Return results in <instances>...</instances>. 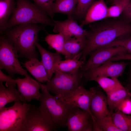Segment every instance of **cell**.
I'll return each mask as SVG.
<instances>
[{"label":"cell","mask_w":131,"mask_h":131,"mask_svg":"<svg viewBox=\"0 0 131 131\" xmlns=\"http://www.w3.org/2000/svg\"><path fill=\"white\" fill-rule=\"evenodd\" d=\"M54 77L46 85L49 92L55 94L58 98H63L80 85L83 74L79 69L70 73L55 72Z\"/></svg>","instance_id":"8992f818"},{"label":"cell","mask_w":131,"mask_h":131,"mask_svg":"<svg viewBox=\"0 0 131 131\" xmlns=\"http://www.w3.org/2000/svg\"><path fill=\"white\" fill-rule=\"evenodd\" d=\"M122 13L123 18L131 23V0L129 1Z\"/></svg>","instance_id":"d590c367"},{"label":"cell","mask_w":131,"mask_h":131,"mask_svg":"<svg viewBox=\"0 0 131 131\" xmlns=\"http://www.w3.org/2000/svg\"><path fill=\"white\" fill-rule=\"evenodd\" d=\"M93 90L94 87L87 90L81 84L63 98L69 104L88 112L91 115L92 120L95 121V118L91 113L90 107Z\"/></svg>","instance_id":"7c38bea8"},{"label":"cell","mask_w":131,"mask_h":131,"mask_svg":"<svg viewBox=\"0 0 131 131\" xmlns=\"http://www.w3.org/2000/svg\"><path fill=\"white\" fill-rule=\"evenodd\" d=\"M41 55V61L47 73L49 81L51 79L55 66L62 59L60 53L57 52L52 53L44 48L38 42L36 45Z\"/></svg>","instance_id":"e0dca14e"},{"label":"cell","mask_w":131,"mask_h":131,"mask_svg":"<svg viewBox=\"0 0 131 131\" xmlns=\"http://www.w3.org/2000/svg\"><path fill=\"white\" fill-rule=\"evenodd\" d=\"M127 84L128 85L131 89V63L130 64L129 68V71L127 73Z\"/></svg>","instance_id":"74e56055"},{"label":"cell","mask_w":131,"mask_h":131,"mask_svg":"<svg viewBox=\"0 0 131 131\" xmlns=\"http://www.w3.org/2000/svg\"><path fill=\"white\" fill-rule=\"evenodd\" d=\"M108 8L104 0L94 1L82 22L81 26L108 18Z\"/></svg>","instance_id":"2e32d148"},{"label":"cell","mask_w":131,"mask_h":131,"mask_svg":"<svg viewBox=\"0 0 131 131\" xmlns=\"http://www.w3.org/2000/svg\"><path fill=\"white\" fill-rule=\"evenodd\" d=\"M95 120L102 131H121L115 125L111 114Z\"/></svg>","instance_id":"f1b7e54d"},{"label":"cell","mask_w":131,"mask_h":131,"mask_svg":"<svg viewBox=\"0 0 131 131\" xmlns=\"http://www.w3.org/2000/svg\"><path fill=\"white\" fill-rule=\"evenodd\" d=\"M50 117L39 107L31 105L21 129V131H51L58 128Z\"/></svg>","instance_id":"ba28073f"},{"label":"cell","mask_w":131,"mask_h":131,"mask_svg":"<svg viewBox=\"0 0 131 131\" xmlns=\"http://www.w3.org/2000/svg\"><path fill=\"white\" fill-rule=\"evenodd\" d=\"M80 60L85 61L90 53L120 38L131 35V23L123 18L105 20L90 25Z\"/></svg>","instance_id":"6da1fadb"},{"label":"cell","mask_w":131,"mask_h":131,"mask_svg":"<svg viewBox=\"0 0 131 131\" xmlns=\"http://www.w3.org/2000/svg\"><path fill=\"white\" fill-rule=\"evenodd\" d=\"M15 81L18 91L24 97L25 101H30L34 99L39 100L40 94L39 90L41 89L42 84L28 75L24 78H18Z\"/></svg>","instance_id":"5bb4252c"},{"label":"cell","mask_w":131,"mask_h":131,"mask_svg":"<svg viewBox=\"0 0 131 131\" xmlns=\"http://www.w3.org/2000/svg\"><path fill=\"white\" fill-rule=\"evenodd\" d=\"M130 0H113L108 8V18H116L122 14Z\"/></svg>","instance_id":"83f0119b"},{"label":"cell","mask_w":131,"mask_h":131,"mask_svg":"<svg viewBox=\"0 0 131 131\" xmlns=\"http://www.w3.org/2000/svg\"><path fill=\"white\" fill-rule=\"evenodd\" d=\"M31 105L15 101L12 106L0 109V131H21Z\"/></svg>","instance_id":"5b68a950"},{"label":"cell","mask_w":131,"mask_h":131,"mask_svg":"<svg viewBox=\"0 0 131 131\" xmlns=\"http://www.w3.org/2000/svg\"><path fill=\"white\" fill-rule=\"evenodd\" d=\"M129 95H130V97H131V93L130 92H129Z\"/></svg>","instance_id":"f35d334b"},{"label":"cell","mask_w":131,"mask_h":131,"mask_svg":"<svg viewBox=\"0 0 131 131\" xmlns=\"http://www.w3.org/2000/svg\"><path fill=\"white\" fill-rule=\"evenodd\" d=\"M45 26L34 23L22 24L7 30L3 34L17 49L18 56L30 60L38 58L36 48L39 33Z\"/></svg>","instance_id":"7a4b0ae2"},{"label":"cell","mask_w":131,"mask_h":131,"mask_svg":"<svg viewBox=\"0 0 131 131\" xmlns=\"http://www.w3.org/2000/svg\"><path fill=\"white\" fill-rule=\"evenodd\" d=\"M5 82L7 87L10 86H15L16 83L15 80L13 79L11 75H7L4 74L0 70V82L1 83Z\"/></svg>","instance_id":"836d02e7"},{"label":"cell","mask_w":131,"mask_h":131,"mask_svg":"<svg viewBox=\"0 0 131 131\" xmlns=\"http://www.w3.org/2000/svg\"><path fill=\"white\" fill-rule=\"evenodd\" d=\"M123 60H131V54L126 53L118 55L112 57L107 61H115Z\"/></svg>","instance_id":"e575fe53"},{"label":"cell","mask_w":131,"mask_h":131,"mask_svg":"<svg viewBox=\"0 0 131 131\" xmlns=\"http://www.w3.org/2000/svg\"><path fill=\"white\" fill-rule=\"evenodd\" d=\"M55 0V1H56V0Z\"/></svg>","instance_id":"ab89813d"},{"label":"cell","mask_w":131,"mask_h":131,"mask_svg":"<svg viewBox=\"0 0 131 131\" xmlns=\"http://www.w3.org/2000/svg\"><path fill=\"white\" fill-rule=\"evenodd\" d=\"M85 41L74 37L65 40L64 48L70 55L71 59L73 58L82 51L84 48Z\"/></svg>","instance_id":"d4e9b609"},{"label":"cell","mask_w":131,"mask_h":131,"mask_svg":"<svg viewBox=\"0 0 131 131\" xmlns=\"http://www.w3.org/2000/svg\"><path fill=\"white\" fill-rule=\"evenodd\" d=\"M45 41L52 48L64 56L66 59H71L70 55L64 48L65 38L61 33L48 34L45 38Z\"/></svg>","instance_id":"603a6c76"},{"label":"cell","mask_w":131,"mask_h":131,"mask_svg":"<svg viewBox=\"0 0 131 131\" xmlns=\"http://www.w3.org/2000/svg\"><path fill=\"white\" fill-rule=\"evenodd\" d=\"M122 46L126 49L127 53L131 54V35L120 38L103 47Z\"/></svg>","instance_id":"4dcf8cb0"},{"label":"cell","mask_w":131,"mask_h":131,"mask_svg":"<svg viewBox=\"0 0 131 131\" xmlns=\"http://www.w3.org/2000/svg\"><path fill=\"white\" fill-rule=\"evenodd\" d=\"M18 51L4 34L0 38V68L6 70L10 75L18 74L28 75L21 65Z\"/></svg>","instance_id":"52a82bcc"},{"label":"cell","mask_w":131,"mask_h":131,"mask_svg":"<svg viewBox=\"0 0 131 131\" xmlns=\"http://www.w3.org/2000/svg\"><path fill=\"white\" fill-rule=\"evenodd\" d=\"M92 124L93 131H102L98 124L96 120L93 121L92 119L91 120Z\"/></svg>","instance_id":"8d00e7d4"},{"label":"cell","mask_w":131,"mask_h":131,"mask_svg":"<svg viewBox=\"0 0 131 131\" xmlns=\"http://www.w3.org/2000/svg\"><path fill=\"white\" fill-rule=\"evenodd\" d=\"M41 89L39 108L50 117L57 127H65L68 115L75 107L68 103L63 98H57L50 94L46 85L42 84Z\"/></svg>","instance_id":"277c9868"},{"label":"cell","mask_w":131,"mask_h":131,"mask_svg":"<svg viewBox=\"0 0 131 131\" xmlns=\"http://www.w3.org/2000/svg\"><path fill=\"white\" fill-rule=\"evenodd\" d=\"M128 64L124 61H107L98 67L85 72L83 77L86 81H93L99 77L117 78L123 73Z\"/></svg>","instance_id":"30bf717a"},{"label":"cell","mask_w":131,"mask_h":131,"mask_svg":"<svg viewBox=\"0 0 131 131\" xmlns=\"http://www.w3.org/2000/svg\"><path fill=\"white\" fill-rule=\"evenodd\" d=\"M94 0H77L75 10L73 15L78 18H84Z\"/></svg>","instance_id":"f546056e"},{"label":"cell","mask_w":131,"mask_h":131,"mask_svg":"<svg viewBox=\"0 0 131 131\" xmlns=\"http://www.w3.org/2000/svg\"><path fill=\"white\" fill-rule=\"evenodd\" d=\"M131 98L130 96L123 100L117 105L115 110H119L126 114H131Z\"/></svg>","instance_id":"d6a6232c"},{"label":"cell","mask_w":131,"mask_h":131,"mask_svg":"<svg viewBox=\"0 0 131 131\" xmlns=\"http://www.w3.org/2000/svg\"><path fill=\"white\" fill-rule=\"evenodd\" d=\"M25 101V98L13 86L6 87L0 83V109L13 101Z\"/></svg>","instance_id":"d6986e66"},{"label":"cell","mask_w":131,"mask_h":131,"mask_svg":"<svg viewBox=\"0 0 131 131\" xmlns=\"http://www.w3.org/2000/svg\"><path fill=\"white\" fill-rule=\"evenodd\" d=\"M106 93V95L123 86L116 78L99 77L94 79Z\"/></svg>","instance_id":"484cf974"},{"label":"cell","mask_w":131,"mask_h":131,"mask_svg":"<svg viewBox=\"0 0 131 131\" xmlns=\"http://www.w3.org/2000/svg\"><path fill=\"white\" fill-rule=\"evenodd\" d=\"M126 53L125 48L122 46L103 47L97 49L90 53L89 59L85 62L80 70L83 74L100 66L114 56Z\"/></svg>","instance_id":"9c48e42d"},{"label":"cell","mask_w":131,"mask_h":131,"mask_svg":"<svg viewBox=\"0 0 131 131\" xmlns=\"http://www.w3.org/2000/svg\"><path fill=\"white\" fill-rule=\"evenodd\" d=\"M77 0H58L54 2L52 10L54 14L62 13L71 16L75 10Z\"/></svg>","instance_id":"cb8c5ba5"},{"label":"cell","mask_w":131,"mask_h":131,"mask_svg":"<svg viewBox=\"0 0 131 131\" xmlns=\"http://www.w3.org/2000/svg\"><path fill=\"white\" fill-rule=\"evenodd\" d=\"M15 0H0V32L3 34L6 30L7 23L13 14Z\"/></svg>","instance_id":"44dd1931"},{"label":"cell","mask_w":131,"mask_h":131,"mask_svg":"<svg viewBox=\"0 0 131 131\" xmlns=\"http://www.w3.org/2000/svg\"><path fill=\"white\" fill-rule=\"evenodd\" d=\"M34 3L44 11L51 18H53L54 14L52 6L55 0H33Z\"/></svg>","instance_id":"1f68e13d"},{"label":"cell","mask_w":131,"mask_h":131,"mask_svg":"<svg viewBox=\"0 0 131 131\" xmlns=\"http://www.w3.org/2000/svg\"><path fill=\"white\" fill-rule=\"evenodd\" d=\"M24 66L39 82L49 81L48 74L42 62L37 58H32L24 64Z\"/></svg>","instance_id":"ac0fdd59"},{"label":"cell","mask_w":131,"mask_h":131,"mask_svg":"<svg viewBox=\"0 0 131 131\" xmlns=\"http://www.w3.org/2000/svg\"><path fill=\"white\" fill-rule=\"evenodd\" d=\"M92 119L88 112L75 107L68 115L66 126L69 131H93Z\"/></svg>","instance_id":"8fae6325"},{"label":"cell","mask_w":131,"mask_h":131,"mask_svg":"<svg viewBox=\"0 0 131 131\" xmlns=\"http://www.w3.org/2000/svg\"><path fill=\"white\" fill-rule=\"evenodd\" d=\"M48 16L29 0H17L14 12L7 23L6 30L16 25L28 24H40L53 26V21Z\"/></svg>","instance_id":"3957f363"},{"label":"cell","mask_w":131,"mask_h":131,"mask_svg":"<svg viewBox=\"0 0 131 131\" xmlns=\"http://www.w3.org/2000/svg\"><path fill=\"white\" fill-rule=\"evenodd\" d=\"M81 57L80 53L73 58L66 59L58 62L55 66L54 73L56 71L66 73L75 72L80 69L85 62L79 60Z\"/></svg>","instance_id":"ffe728a7"},{"label":"cell","mask_w":131,"mask_h":131,"mask_svg":"<svg viewBox=\"0 0 131 131\" xmlns=\"http://www.w3.org/2000/svg\"><path fill=\"white\" fill-rule=\"evenodd\" d=\"M53 31L61 33L65 40L74 37L85 41L87 31L79 25L72 16L65 20H54Z\"/></svg>","instance_id":"4fadbf2b"},{"label":"cell","mask_w":131,"mask_h":131,"mask_svg":"<svg viewBox=\"0 0 131 131\" xmlns=\"http://www.w3.org/2000/svg\"><path fill=\"white\" fill-rule=\"evenodd\" d=\"M107 105V97L98 88L94 87L90 107L91 113L95 118L111 114L108 110Z\"/></svg>","instance_id":"9a60e30c"},{"label":"cell","mask_w":131,"mask_h":131,"mask_svg":"<svg viewBox=\"0 0 131 131\" xmlns=\"http://www.w3.org/2000/svg\"><path fill=\"white\" fill-rule=\"evenodd\" d=\"M129 86L127 85L124 87L107 94V98L109 108L111 110L116 109L117 105L123 100L130 96L131 90Z\"/></svg>","instance_id":"7402d4cb"},{"label":"cell","mask_w":131,"mask_h":131,"mask_svg":"<svg viewBox=\"0 0 131 131\" xmlns=\"http://www.w3.org/2000/svg\"><path fill=\"white\" fill-rule=\"evenodd\" d=\"M111 114L115 125L121 131H131V116L118 110Z\"/></svg>","instance_id":"4316f807"}]
</instances>
